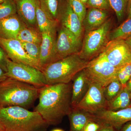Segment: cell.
<instances>
[{"instance_id": "6da1fadb", "label": "cell", "mask_w": 131, "mask_h": 131, "mask_svg": "<svg viewBox=\"0 0 131 131\" xmlns=\"http://www.w3.org/2000/svg\"><path fill=\"white\" fill-rule=\"evenodd\" d=\"M72 86L71 82L40 88L39 103L34 111L38 113L49 126L60 124L72 111Z\"/></svg>"}, {"instance_id": "7a4b0ae2", "label": "cell", "mask_w": 131, "mask_h": 131, "mask_svg": "<svg viewBox=\"0 0 131 131\" xmlns=\"http://www.w3.org/2000/svg\"><path fill=\"white\" fill-rule=\"evenodd\" d=\"M0 121L7 131H46L49 126L37 112L16 106L2 108Z\"/></svg>"}, {"instance_id": "3957f363", "label": "cell", "mask_w": 131, "mask_h": 131, "mask_svg": "<svg viewBox=\"0 0 131 131\" xmlns=\"http://www.w3.org/2000/svg\"><path fill=\"white\" fill-rule=\"evenodd\" d=\"M39 90V88L7 77L0 83V105L28 109L38 98Z\"/></svg>"}, {"instance_id": "277c9868", "label": "cell", "mask_w": 131, "mask_h": 131, "mask_svg": "<svg viewBox=\"0 0 131 131\" xmlns=\"http://www.w3.org/2000/svg\"><path fill=\"white\" fill-rule=\"evenodd\" d=\"M88 62L82 59L78 54H73L50 64L42 72L47 84L68 83L86 68Z\"/></svg>"}, {"instance_id": "5b68a950", "label": "cell", "mask_w": 131, "mask_h": 131, "mask_svg": "<svg viewBox=\"0 0 131 131\" xmlns=\"http://www.w3.org/2000/svg\"><path fill=\"white\" fill-rule=\"evenodd\" d=\"M112 24V20L109 18L100 27L85 33L81 49L78 53L82 59L89 62L102 52L110 41Z\"/></svg>"}, {"instance_id": "8992f818", "label": "cell", "mask_w": 131, "mask_h": 131, "mask_svg": "<svg viewBox=\"0 0 131 131\" xmlns=\"http://www.w3.org/2000/svg\"><path fill=\"white\" fill-rule=\"evenodd\" d=\"M117 70L101 52L89 62L84 70L91 83H96L104 88L117 78Z\"/></svg>"}, {"instance_id": "52a82bcc", "label": "cell", "mask_w": 131, "mask_h": 131, "mask_svg": "<svg viewBox=\"0 0 131 131\" xmlns=\"http://www.w3.org/2000/svg\"><path fill=\"white\" fill-rule=\"evenodd\" d=\"M6 74L8 77L39 88L47 84L44 75L41 70L31 66L14 62L9 59L8 60Z\"/></svg>"}, {"instance_id": "ba28073f", "label": "cell", "mask_w": 131, "mask_h": 131, "mask_svg": "<svg viewBox=\"0 0 131 131\" xmlns=\"http://www.w3.org/2000/svg\"><path fill=\"white\" fill-rule=\"evenodd\" d=\"M82 42V39L77 37L61 26L56 41V62L70 55L78 54L81 49Z\"/></svg>"}, {"instance_id": "9c48e42d", "label": "cell", "mask_w": 131, "mask_h": 131, "mask_svg": "<svg viewBox=\"0 0 131 131\" xmlns=\"http://www.w3.org/2000/svg\"><path fill=\"white\" fill-rule=\"evenodd\" d=\"M103 90L104 87L100 85L90 83L86 94L75 108L94 115L106 110L107 102Z\"/></svg>"}, {"instance_id": "30bf717a", "label": "cell", "mask_w": 131, "mask_h": 131, "mask_svg": "<svg viewBox=\"0 0 131 131\" xmlns=\"http://www.w3.org/2000/svg\"><path fill=\"white\" fill-rule=\"evenodd\" d=\"M102 52L117 69L131 62V51L124 39L110 40Z\"/></svg>"}, {"instance_id": "8fae6325", "label": "cell", "mask_w": 131, "mask_h": 131, "mask_svg": "<svg viewBox=\"0 0 131 131\" xmlns=\"http://www.w3.org/2000/svg\"><path fill=\"white\" fill-rule=\"evenodd\" d=\"M0 46L5 51L11 61L31 66L42 71L43 69L40 64L30 57L26 52L20 40L0 38Z\"/></svg>"}, {"instance_id": "7c38bea8", "label": "cell", "mask_w": 131, "mask_h": 131, "mask_svg": "<svg viewBox=\"0 0 131 131\" xmlns=\"http://www.w3.org/2000/svg\"><path fill=\"white\" fill-rule=\"evenodd\" d=\"M58 20L65 27L79 38L82 39L84 29L79 17L71 7L66 0L59 2Z\"/></svg>"}, {"instance_id": "4fadbf2b", "label": "cell", "mask_w": 131, "mask_h": 131, "mask_svg": "<svg viewBox=\"0 0 131 131\" xmlns=\"http://www.w3.org/2000/svg\"><path fill=\"white\" fill-rule=\"evenodd\" d=\"M57 27H54L42 33L39 62L43 70L47 65L56 62L55 47Z\"/></svg>"}, {"instance_id": "5bb4252c", "label": "cell", "mask_w": 131, "mask_h": 131, "mask_svg": "<svg viewBox=\"0 0 131 131\" xmlns=\"http://www.w3.org/2000/svg\"><path fill=\"white\" fill-rule=\"evenodd\" d=\"M95 115L101 122L120 131L124 124L131 121V107L116 111L105 110Z\"/></svg>"}, {"instance_id": "9a60e30c", "label": "cell", "mask_w": 131, "mask_h": 131, "mask_svg": "<svg viewBox=\"0 0 131 131\" xmlns=\"http://www.w3.org/2000/svg\"><path fill=\"white\" fill-rule=\"evenodd\" d=\"M38 0H15L16 12L28 27L38 28L36 8Z\"/></svg>"}, {"instance_id": "2e32d148", "label": "cell", "mask_w": 131, "mask_h": 131, "mask_svg": "<svg viewBox=\"0 0 131 131\" xmlns=\"http://www.w3.org/2000/svg\"><path fill=\"white\" fill-rule=\"evenodd\" d=\"M27 26L17 14L0 20V38L16 39L20 31Z\"/></svg>"}, {"instance_id": "e0dca14e", "label": "cell", "mask_w": 131, "mask_h": 131, "mask_svg": "<svg viewBox=\"0 0 131 131\" xmlns=\"http://www.w3.org/2000/svg\"><path fill=\"white\" fill-rule=\"evenodd\" d=\"M110 12L99 8H87L86 15L82 22L85 33L100 27L109 19Z\"/></svg>"}, {"instance_id": "ac0fdd59", "label": "cell", "mask_w": 131, "mask_h": 131, "mask_svg": "<svg viewBox=\"0 0 131 131\" xmlns=\"http://www.w3.org/2000/svg\"><path fill=\"white\" fill-rule=\"evenodd\" d=\"M71 92V104L73 108L76 107L89 89L90 82L84 70L78 73L73 78Z\"/></svg>"}, {"instance_id": "d6986e66", "label": "cell", "mask_w": 131, "mask_h": 131, "mask_svg": "<svg viewBox=\"0 0 131 131\" xmlns=\"http://www.w3.org/2000/svg\"><path fill=\"white\" fill-rule=\"evenodd\" d=\"M68 116L70 123V131H82L90 121L98 120L95 115L77 108H73Z\"/></svg>"}, {"instance_id": "ffe728a7", "label": "cell", "mask_w": 131, "mask_h": 131, "mask_svg": "<svg viewBox=\"0 0 131 131\" xmlns=\"http://www.w3.org/2000/svg\"><path fill=\"white\" fill-rule=\"evenodd\" d=\"M131 98L126 88L124 87L118 95L112 100L107 102L106 110L116 111L130 107Z\"/></svg>"}, {"instance_id": "44dd1931", "label": "cell", "mask_w": 131, "mask_h": 131, "mask_svg": "<svg viewBox=\"0 0 131 131\" xmlns=\"http://www.w3.org/2000/svg\"><path fill=\"white\" fill-rule=\"evenodd\" d=\"M36 18L38 28L42 33L57 26L58 21L49 18L41 8L38 0L36 8Z\"/></svg>"}, {"instance_id": "7402d4cb", "label": "cell", "mask_w": 131, "mask_h": 131, "mask_svg": "<svg viewBox=\"0 0 131 131\" xmlns=\"http://www.w3.org/2000/svg\"><path fill=\"white\" fill-rule=\"evenodd\" d=\"M16 39L24 42L41 44L42 33L38 28L26 26L20 31Z\"/></svg>"}, {"instance_id": "603a6c76", "label": "cell", "mask_w": 131, "mask_h": 131, "mask_svg": "<svg viewBox=\"0 0 131 131\" xmlns=\"http://www.w3.org/2000/svg\"><path fill=\"white\" fill-rule=\"evenodd\" d=\"M42 10L52 20L58 21L59 1L38 0Z\"/></svg>"}, {"instance_id": "cb8c5ba5", "label": "cell", "mask_w": 131, "mask_h": 131, "mask_svg": "<svg viewBox=\"0 0 131 131\" xmlns=\"http://www.w3.org/2000/svg\"><path fill=\"white\" fill-rule=\"evenodd\" d=\"M131 35V18L126 19L118 27L111 31L109 40L125 39Z\"/></svg>"}, {"instance_id": "d4e9b609", "label": "cell", "mask_w": 131, "mask_h": 131, "mask_svg": "<svg viewBox=\"0 0 131 131\" xmlns=\"http://www.w3.org/2000/svg\"><path fill=\"white\" fill-rule=\"evenodd\" d=\"M111 8L115 13L118 22H121L126 15L129 0H108Z\"/></svg>"}, {"instance_id": "484cf974", "label": "cell", "mask_w": 131, "mask_h": 131, "mask_svg": "<svg viewBox=\"0 0 131 131\" xmlns=\"http://www.w3.org/2000/svg\"><path fill=\"white\" fill-rule=\"evenodd\" d=\"M124 87L116 78L111 82L103 90L104 96L107 102L110 101L120 93Z\"/></svg>"}, {"instance_id": "4316f807", "label": "cell", "mask_w": 131, "mask_h": 131, "mask_svg": "<svg viewBox=\"0 0 131 131\" xmlns=\"http://www.w3.org/2000/svg\"><path fill=\"white\" fill-rule=\"evenodd\" d=\"M20 42L22 47L30 57L40 64L39 61L41 44L22 41Z\"/></svg>"}, {"instance_id": "83f0119b", "label": "cell", "mask_w": 131, "mask_h": 131, "mask_svg": "<svg viewBox=\"0 0 131 131\" xmlns=\"http://www.w3.org/2000/svg\"><path fill=\"white\" fill-rule=\"evenodd\" d=\"M16 14V4L14 0H5L0 4V20Z\"/></svg>"}, {"instance_id": "f1b7e54d", "label": "cell", "mask_w": 131, "mask_h": 131, "mask_svg": "<svg viewBox=\"0 0 131 131\" xmlns=\"http://www.w3.org/2000/svg\"><path fill=\"white\" fill-rule=\"evenodd\" d=\"M67 2L82 23L84 18L87 8L86 5L80 0H66Z\"/></svg>"}, {"instance_id": "f546056e", "label": "cell", "mask_w": 131, "mask_h": 131, "mask_svg": "<svg viewBox=\"0 0 131 131\" xmlns=\"http://www.w3.org/2000/svg\"><path fill=\"white\" fill-rule=\"evenodd\" d=\"M117 77L123 87L131 78V62L123 66L117 70Z\"/></svg>"}, {"instance_id": "4dcf8cb0", "label": "cell", "mask_w": 131, "mask_h": 131, "mask_svg": "<svg viewBox=\"0 0 131 131\" xmlns=\"http://www.w3.org/2000/svg\"><path fill=\"white\" fill-rule=\"evenodd\" d=\"M86 6L87 8H93L109 11L112 10L108 0H88Z\"/></svg>"}, {"instance_id": "1f68e13d", "label": "cell", "mask_w": 131, "mask_h": 131, "mask_svg": "<svg viewBox=\"0 0 131 131\" xmlns=\"http://www.w3.org/2000/svg\"><path fill=\"white\" fill-rule=\"evenodd\" d=\"M106 124L100 121H92L89 122L84 128L86 131H98Z\"/></svg>"}, {"instance_id": "d6a6232c", "label": "cell", "mask_w": 131, "mask_h": 131, "mask_svg": "<svg viewBox=\"0 0 131 131\" xmlns=\"http://www.w3.org/2000/svg\"><path fill=\"white\" fill-rule=\"evenodd\" d=\"M9 59L7 54L2 47L0 46V68L6 73L7 71L8 60Z\"/></svg>"}, {"instance_id": "836d02e7", "label": "cell", "mask_w": 131, "mask_h": 131, "mask_svg": "<svg viewBox=\"0 0 131 131\" xmlns=\"http://www.w3.org/2000/svg\"><path fill=\"white\" fill-rule=\"evenodd\" d=\"M120 131H131V121L124 124Z\"/></svg>"}, {"instance_id": "e575fe53", "label": "cell", "mask_w": 131, "mask_h": 131, "mask_svg": "<svg viewBox=\"0 0 131 131\" xmlns=\"http://www.w3.org/2000/svg\"><path fill=\"white\" fill-rule=\"evenodd\" d=\"M98 131H118L113 127L106 125Z\"/></svg>"}, {"instance_id": "d590c367", "label": "cell", "mask_w": 131, "mask_h": 131, "mask_svg": "<svg viewBox=\"0 0 131 131\" xmlns=\"http://www.w3.org/2000/svg\"><path fill=\"white\" fill-rule=\"evenodd\" d=\"M127 19L131 18V0H129L126 11Z\"/></svg>"}, {"instance_id": "8d00e7d4", "label": "cell", "mask_w": 131, "mask_h": 131, "mask_svg": "<svg viewBox=\"0 0 131 131\" xmlns=\"http://www.w3.org/2000/svg\"><path fill=\"white\" fill-rule=\"evenodd\" d=\"M7 77L6 72L0 68V83L6 80Z\"/></svg>"}, {"instance_id": "74e56055", "label": "cell", "mask_w": 131, "mask_h": 131, "mask_svg": "<svg viewBox=\"0 0 131 131\" xmlns=\"http://www.w3.org/2000/svg\"><path fill=\"white\" fill-rule=\"evenodd\" d=\"M125 87L126 88L127 91L129 92L131 98V78L127 82Z\"/></svg>"}, {"instance_id": "f35d334b", "label": "cell", "mask_w": 131, "mask_h": 131, "mask_svg": "<svg viewBox=\"0 0 131 131\" xmlns=\"http://www.w3.org/2000/svg\"><path fill=\"white\" fill-rule=\"evenodd\" d=\"M127 46L131 51V35L124 39Z\"/></svg>"}, {"instance_id": "ab89813d", "label": "cell", "mask_w": 131, "mask_h": 131, "mask_svg": "<svg viewBox=\"0 0 131 131\" xmlns=\"http://www.w3.org/2000/svg\"><path fill=\"white\" fill-rule=\"evenodd\" d=\"M0 131H7L2 123L0 121Z\"/></svg>"}, {"instance_id": "60d3db41", "label": "cell", "mask_w": 131, "mask_h": 131, "mask_svg": "<svg viewBox=\"0 0 131 131\" xmlns=\"http://www.w3.org/2000/svg\"><path fill=\"white\" fill-rule=\"evenodd\" d=\"M51 131H64L63 129H59V128H57L52 130Z\"/></svg>"}, {"instance_id": "b9f144b4", "label": "cell", "mask_w": 131, "mask_h": 131, "mask_svg": "<svg viewBox=\"0 0 131 131\" xmlns=\"http://www.w3.org/2000/svg\"><path fill=\"white\" fill-rule=\"evenodd\" d=\"M80 1H81L83 3H84V5H86V4L88 2V0H80Z\"/></svg>"}, {"instance_id": "7bdbcfd3", "label": "cell", "mask_w": 131, "mask_h": 131, "mask_svg": "<svg viewBox=\"0 0 131 131\" xmlns=\"http://www.w3.org/2000/svg\"><path fill=\"white\" fill-rule=\"evenodd\" d=\"M5 1V0H0V4L3 3Z\"/></svg>"}, {"instance_id": "ee69618b", "label": "cell", "mask_w": 131, "mask_h": 131, "mask_svg": "<svg viewBox=\"0 0 131 131\" xmlns=\"http://www.w3.org/2000/svg\"><path fill=\"white\" fill-rule=\"evenodd\" d=\"M2 108V107L1 106V105H0V111H1V109Z\"/></svg>"}, {"instance_id": "f6af8a7d", "label": "cell", "mask_w": 131, "mask_h": 131, "mask_svg": "<svg viewBox=\"0 0 131 131\" xmlns=\"http://www.w3.org/2000/svg\"><path fill=\"white\" fill-rule=\"evenodd\" d=\"M59 2H60L61 1H62V0H59Z\"/></svg>"}, {"instance_id": "bcb514c9", "label": "cell", "mask_w": 131, "mask_h": 131, "mask_svg": "<svg viewBox=\"0 0 131 131\" xmlns=\"http://www.w3.org/2000/svg\"><path fill=\"white\" fill-rule=\"evenodd\" d=\"M82 131H86L85 130H84V129H83V130H82Z\"/></svg>"}, {"instance_id": "7dc6e473", "label": "cell", "mask_w": 131, "mask_h": 131, "mask_svg": "<svg viewBox=\"0 0 131 131\" xmlns=\"http://www.w3.org/2000/svg\"><path fill=\"white\" fill-rule=\"evenodd\" d=\"M130 107H131V105L130 106Z\"/></svg>"}, {"instance_id": "c3c4849f", "label": "cell", "mask_w": 131, "mask_h": 131, "mask_svg": "<svg viewBox=\"0 0 131 131\" xmlns=\"http://www.w3.org/2000/svg\"><path fill=\"white\" fill-rule=\"evenodd\" d=\"M14 1H15V0H14Z\"/></svg>"}]
</instances>
